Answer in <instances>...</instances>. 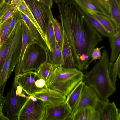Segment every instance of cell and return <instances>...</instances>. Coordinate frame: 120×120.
<instances>
[{
    "mask_svg": "<svg viewBox=\"0 0 120 120\" xmlns=\"http://www.w3.org/2000/svg\"><path fill=\"white\" fill-rule=\"evenodd\" d=\"M74 1L86 15H92L95 13L103 15L92 0H75Z\"/></svg>",
    "mask_w": 120,
    "mask_h": 120,
    "instance_id": "20",
    "label": "cell"
},
{
    "mask_svg": "<svg viewBox=\"0 0 120 120\" xmlns=\"http://www.w3.org/2000/svg\"><path fill=\"white\" fill-rule=\"evenodd\" d=\"M56 40L62 52L64 39L63 31L61 23L53 16L52 19Z\"/></svg>",
    "mask_w": 120,
    "mask_h": 120,
    "instance_id": "26",
    "label": "cell"
},
{
    "mask_svg": "<svg viewBox=\"0 0 120 120\" xmlns=\"http://www.w3.org/2000/svg\"><path fill=\"white\" fill-rule=\"evenodd\" d=\"M48 60L53 65H63L64 62L62 52L59 47L56 40L55 44L50 51L46 47Z\"/></svg>",
    "mask_w": 120,
    "mask_h": 120,
    "instance_id": "17",
    "label": "cell"
},
{
    "mask_svg": "<svg viewBox=\"0 0 120 120\" xmlns=\"http://www.w3.org/2000/svg\"><path fill=\"white\" fill-rule=\"evenodd\" d=\"M110 63L107 51L104 50L101 57L92 69L84 75L83 81L91 87L100 100L109 101L108 98L116 91L108 74Z\"/></svg>",
    "mask_w": 120,
    "mask_h": 120,
    "instance_id": "2",
    "label": "cell"
},
{
    "mask_svg": "<svg viewBox=\"0 0 120 120\" xmlns=\"http://www.w3.org/2000/svg\"><path fill=\"white\" fill-rule=\"evenodd\" d=\"M71 112L65 102L47 106L43 120H66Z\"/></svg>",
    "mask_w": 120,
    "mask_h": 120,
    "instance_id": "12",
    "label": "cell"
},
{
    "mask_svg": "<svg viewBox=\"0 0 120 120\" xmlns=\"http://www.w3.org/2000/svg\"><path fill=\"white\" fill-rule=\"evenodd\" d=\"M99 99L94 90L85 84L78 103L66 120H72L75 115L83 108L89 107L94 109Z\"/></svg>",
    "mask_w": 120,
    "mask_h": 120,
    "instance_id": "8",
    "label": "cell"
},
{
    "mask_svg": "<svg viewBox=\"0 0 120 120\" xmlns=\"http://www.w3.org/2000/svg\"><path fill=\"white\" fill-rule=\"evenodd\" d=\"M111 51L109 61L114 62L117 59L120 51V30L114 35L108 38Z\"/></svg>",
    "mask_w": 120,
    "mask_h": 120,
    "instance_id": "18",
    "label": "cell"
},
{
    "mask_svg": "<svg viewBox=\"0 0 120 120\" xmlns=\"http://www.w3.org/2000/svg\"><path fill=\"white\" fill-rule=\"evenodd\" d=\"M53 66V64L50 62L48 61L45 62L41 65L37 72L46 81Z\"/></svg>",
    "mask_w": 120,
    "mask_h": 120,
    "instance_id": "31",
    "label": "cell"
},
{
    "mask_svg": "<svg viewBox=\"0 0 120 120\" xmlns=\"http://www.w3.org/2000/svg\"><path fill=\"white\" fill-rule=\"evenodd\" d=\"M86 15L87 19L91 25L100 34L108 38L111 36L99 21L94 17L89 15Z\"/></svg>",
    "mask_w": 120,
    "mask_h": 120,
    "instance_id": "27",
    "label": "cell"
},
{
    "mask_svg": "<svg viewBox=\"0 0 120 120\" xmlns=\"http://www.w3.org/2000/svg\"><path fill=\"white\" fill-rule=\"evenodd\" d=\"M46 47L36 41L28 45L22 59V73L33 71L37 72L41 64L48 61Z\"/></svg>",
    "mask_w": 120,
    "mask_h": 120,
    "instance_id": "4",
    "label": "cell"
},
{
    "mask_svg": "<svg viewBox=\"0 0 120 120\" xmlns=\"http://www.w3.org/2000/svg\"><path fill=\"white\" fill-rule=\"evenodd\" d=\"M119 8L120 9V0H114Z\"/></svg>",
    "mask_w": 120,
    "mask_h": 120,
    "instance_id": "41",
    "label": "cell"
},
{
    "mask_svg": "<svg viewBox=\"0 0 120 120\" xmlns=\"http://www.w3.org/2000/svg\"><path fill=\"white\" fill-rule=\"evenodd\" d=\"M40 78L35 71L21 73L19 75L18 85L28 96H32L35 93L42 90L37 88L35 84L36 81Z\"/></svg>",
    "mask_w": 120,
    "mask_h": 120,
    "instance_id": "10",
    "label": "cell"
},
{
    "mask_svg": "<svg viewBox=\"0 0 120 120\" xmlns=\"http://www.w3.org/2000/svg\"><path fill=\"white\" fill-rule=\"evenodd\" d=\"M20 12L22 19L26 24L31 35L35 41L41 43L39 38V34L35 26L31 21L25 15Z\"/></svg>",
    "mask_w": 120,
    "mask_h": 120,
    "instance_id": "29",
    "label": "cell"
},
{
    "mask_svg": "<svg viewBox=\"0 0 120 120\" xmlns=\"http://www.w3.org/2000/svg\"><path fill=\"white\" fill-rule=\"evenodd\" d=\"M120 54L114 62H110L108 68L109 77L112 84L115 86L117 77L120 79Z\"/></svg>",
    "mask_w": 120,
    "mask_h": 120,
    "instance_id": "23",
    "label": "cell"
},
{
    "mask_svg": "<svg viewBox=\"0 0 120 120\" xmlns=\"http://www.w3.org/2000/svg\"><path fill=\"white\" fill-rule=\"evenodd\" d=\"M94 109L99 120H120V110L114 101L110 103L99 99Z\"/></svg>",
    "mask_w": 120,
    "mask_h": 120,
    "instance_id": "9",
    "label": "cell"
},
{
    "mask_svg": "<svg viewBox=\"0 0 120 120\" xmlns=\"http://www.w3.org/2000/svg\"><path fill=\"white\" fill-rule=\"evenodd\" d=\"M110 9L109 19L114 24L117 28L120 30V9L114 0H106Z\"/></svg>",
    "mask_w": 120,
    "mask_h": 120,
    "instance_id": "22",
    "label": "cell"
},
{
    "mask_svg": "<svg viewBox=\"0 0 120 120\" xmlns=\"http://www.w3.org/2000/svg\"><path fill=\"white\" fill-rule=\"evenodd\" d=\"M84 74L76 68H66L61 65H53L46 83L47 87L67 97L80 81Z\"/></svg>",
    "mask_w": 120,
    "mask_h": 120,
    "instance_id": "3",
    "label": "cell"
},
{
    "mask_svg": "<svg viewBox=\"0 0 120 120\" xmlns=\"http://www.w3.org/2000/svg\"><path fill=\"white\" fill-rule=\"evenodd\" d=\"M24 0L45 34L49 22L53 16L51 8L38 0Z\"/></svg>",
    "mask_w": 120,
    "mask_h": 120,
    "instance_id": "7",
    "label": "cell"
},
{
    "mask_svg": "<svg viewBox=\"0 0 120 120\" xmlns=\"http://www.w3.org/2000/svg\"><path fill=\"white\" fill-rule=\"evenodd\" d=\"M12 19V17L0 24V48L6 38Z\"/></svg>",
    "mask_w": 120,
    "mask_h": 120,
    "instance_id": "30",
    "label": "cell"
},
{
    "mask_svg": "<svg viewBox=\"0 0 120 120\" xmlns=\"http://www.w3.org/2000/svg\"><path fill=\"white\" fill-rule=\"evenodd\" d=\"M6 99V97L0 94V115L3 113V110Z\"/></svg>",
    "mask_w": 120,
    "mask_h": 120,
    "instance_id": "35",
    "label": "cell"
},
{
    "mask_svg": "<svg viewBox=\"0 0 120 120\" xmlns=\"http://www.w3.org/2000/svg\"><path fill=\"white\" fill-rule=\"evenodd\" d=\"M46 106L41 100L33 96L27 99L17 115V120H43Z\"/></svg>",
    "mask_w": 120,
    "mask_h": 120,
    "instance_id": "6",
    "label": "cell"
},
{
    "mask_svg": "<svg viewBox=\"0 0 120 120\" xmlns=\"http://www.w3.org/2000/svg\"><path fill=\"white\" fill-rule=\"evenodd\" d=\"M23 36L21 53L19 61L14 69V77L13 84L16 88L18 85L19 75L22 73V59L26 49L28 45L35 41L30 33L24 22L22 20Z\"/></svg>",
    "mask_w": 120,
    "mask_h": 120,
    "instance_id": "13",
    "label": "cell"
},
{
    "mask_svg": "<svg viewBox=\"0 0 120 120\" xmlns=\"http://www.w3.org/2000/svg\"><path fill=\"white\" fill-rule=\"evenodd\" d=\"M72 1H75V0H72Z\"/></svg>",
    "mask_w": 120,
    "mask_h": 120,
    "instance_id": "43",
    "label": "cell"
},
{
    "mask_svg": "<svg viewBox=\"0 0 120 120\" xmlns=\"http://www.w3.org/2000/svg\"><path fill=\"white\" fill-rule=\"evenodd\" d=\"M25 93L18 85L15 88L13 84L9 90L3 110V112H7L6 117L9 120H17L18 114L27 98Z\"/></svg>",
    "mask_w": 120,
    "mask_h": 120,
    "instance_id": "5",
    "label": "cell"
},
{
    "mask_svg": "<svg viewBox=\"0 0 120 120\" xmlns=\"http://www.w3.org/2000/svg\"><path fill=\"white\" fill-rule=\"evenodd\" d=\"M22 20L21 12L17 9L12 16V19L10 24L8 33L6 39L9 37L13 29L18 22Z\"/></svg>",
    "mask_w": 120,
    "mask_h": 120,
    "instance_id": "32",
    "label": "cell"
},
{
    "mask_svg": "<svg viewBox=\"0 0 120 120\" xmlns=\"http://www.w3.org/2000/svg\"><path fill=\"white\" fill-rule=\"evenodd\" d=\"M62 26L64 35L62 51L64 62L62 66L66 68H76L75 61L70 43L65 31L63 27Z\"/></svg>",
    "mask_w": 120,
    "mask_h": 120,
    "instance_id": "15",
    "label": "cell"
},
{
    "mask_svg": "<svg viewBox=\"0 0 120 120\" xmlns=\"http://www.w3.org/2000/svg\"><path fill=\"white\" fill-rule=\"evenodd\" d=\"M56 4L67 2L72 0H53Z\"/></svg>",
    "mask_w": 120,
    "mask_h": 120,
    "instance_id": "38",
    "label": "cell"
},
{
    "mask_svg": "<svg viewBox=\"0 0 120 120\" xmlns=\"http://www.w3.org/2000/svg\"><path fill=\"white\" fill-rule=\"evenodd\" d=\"M6 2L5 0H0V8Z\"/></svg>",
    "mask_w": 120,
    "mask_h": 120,
    "instance_id": "40",
    "label": "cell"
},
{
    "mask_svg": "<svg viewBox=\"0 0 120 120\" xmlns=\"http://www.w3.org/2000/svg\"><path fill=\"white\" fill-rule=\"evenodd\" d=\"M51 8L53 6V0H38Z\"/></svg>",
    "mask_w": 120,
    "mask_h": 120,
    "instance_id": "36",
    "label": "cell"
},
{
    "mask_svg": "<svg viewBox=\"0 0 120 120\" xmlns=\"http://www.w3.org/2000/svg\"><path fill=\"white\" fill-rule=\"evenodd\" d=\"M20 0H11L10 4L13 7L16 8V7L19 3Z\"/></svg>",
    "mask_w": 120,
    "mask_h": 120,
    "instance_id": "37",
    "label": "cell"
},
{
    "mask_svg": "<svg viewBox=\"0 0 120 120\" xmlns=\"http://www.w3.org/2000/svg\"><path fill=\"white\" fill-rule=\"evenodd\" d=\"M32 96L43 101L46 106L65 102L67 99L60 92L48 87L35 93Z\"/></svg>",
    "mask_w": 120,
    "mask_h": 120,
    "instance_id": "11",
    "label": "cell"
},
{
    "mask_svg": "<svg viewBox=\"0 0 120 120\" xmlns=\"http://www.w3.org/2000/svg\"><path fill=\"white\" fill-rule=\"evenodd\" d=\"M45 35L49 45V47L48 48L51 51L56 41L52 19H50L47 25Z\"/></svg>",
    "mask_w": 120,
    "mask_h": 120,
    "instance_id": "28",
    "label": "cell"
},
{
    "mask_svg": "<svg viewBox=\"0 0 120 120\" xmlns=\"http://www.w3.org/2000/svg\"><path fill=\"white\" fill-rule=\"evenodd\" d=\"M0 120H9L6 117L3 113L0 115Z\"/></svg>",
    "mask_w": 120,
    "mask_h": 120,
    "instance_id": "39",
    "label": "cell"
},
{
    "mask_svg": "<svg viewBox=\"0 0 120 120\" xmlns=\"http://www.w3.org/2000/svg\"><path fill=\"white\" fill-rule=\"evenodd\" d=\"M85 85L83 81H81L67 96L65 103L71 111L78 103Z\"/></svg>",
    "mask_w": 120,
    "mask_h": 120,
    "instance_id": "16",
    "label": "cell"
},
{
    "mask_svg": "<svg viewBox=\"0 0 120 120\" xmlns=\"http://www.w3.org/2000/svg\"><path fill=\"white\" fill-rule=\"evenodd\" d=\"M57 4L58 17L70 43L76 68L81 71L86 70L89 67L93 50L102 38L75 1Z\"/></svg>",
    "mask_w": 120,
    "mask_h": 120,
    "instance_id": "1",
    "label": "cell"
},
{
    "mask_svg": "<svg viewBox=\"0 0 120 120\" xmlns=\"http://www.w3.org/2000/svg\"><path fill=\"white\" fill-rule=\"evenodd\" d=\"M15 26L9 37L6 39L0 48V70L5 62L13 37Z\"/></svg>",
    "mask_w": 120,
    "mask_h": 120,
    "instance_id": "24",
    "label": "cell"
},
{
    "mask_svg": "<svg viewBox=\"0 0 120 120\" xmlns=\"http://www.w3.org/2000/svg\"><path fill=\"white\" fill-rule=\"evenodd\" d=\"M92 15L99 21L111 36L114 35L119 30L112 22L107 16L99 13L94 14Z\"/></svg>",
    "mask_w": 120,
    "mask_h": 120,
    "instance_id": "21",
    "label": "cell"
},
{
    "mask_svg": "<svg viewBox=\"0 0 120 120\" xmlns=\"http://www.w3.org/2000/svg\"><path fill=\"white\" fill-rule=\"evenodd\" d=\"M98 114L95 109L86 107L79 110L74 115L72 120H99Z\"/></svg>",
    "mask_w": 120,
    "mask_h": 120,
    "instance_id": "19",
    "label": "cell"
},
{
    "mask_svg": "<svg viewBox=\"0 0 120 120\" xmlns=\"http://www.w3.org/2000/svg\"><path fill=\"white\" fill-rule=\"evenodd\" d=\"M17 9L25 15L32 22L46 47L49 45L46 35L41 29L31 11L24 0H20L16 7Z\"/></svg>",
    "mask_w": 120,
    "mask_h": 120,
    "instance_id": "14",
    "label": "cell"
},
{
    "mask_svg": "<svg viewBox=\"0 0 120 120\" xmlns=\"http://www.w3.org/2000/svg\"><path fill=\"white\" fill-rule=\"evenodd\" d=\"M17 10L11 5L10 2L6 1L0 8V24L12 17Z\"/></svg>",
    "mask_w": 120,
    "mask_h": 120,
    "instance_id": "25",
    "label": "cell"
},
{
    "mask_svg": "<svg viewBox=\"0 0 120 120\" xmlns=\"http://www.w3.org/2000/svg\"><path fill=\"white\" fill-rule=\"evenodd\" d=\"M11 0H5L6 2H10Z\"/></svg>",
    "mask_w": 120,
    "mask_h": 120,
    "instance_id": "42",
    "label": "cell"
},
{
    "mask_svg": "<svg viewBox=\"0 0 120 120\" xmlns=\"http://www.w3.org/2000/svg\"><path fill=\"white\" fill-rule=\"evenodd\" d=\"M92 0L98 9L103 14V15L109 17V16L107 14L100 0Z\"/></svg>",
    "mask_w": 120,
    "mask_h": 120,
    "instance_id": "34",
    "label": "cell"
},
{
    "mask_svg": "<svg viewBox=\"0 0 120 120\" xmlns=\"http://www.w3.org/2000/svg\"><path fill=\"white\" fill-rule=\"evenodd\" d=\"M104 47L103 46L100 47H96L93 50L91 54V59L89 63V64L91 63L93 61L97 59H100L101 57V50Z\"/></svg>",
    "mask_w": 120,
    "mask_h": 120,
    "instance_id": "33",
    "label": "cell"
}]
</instances>
